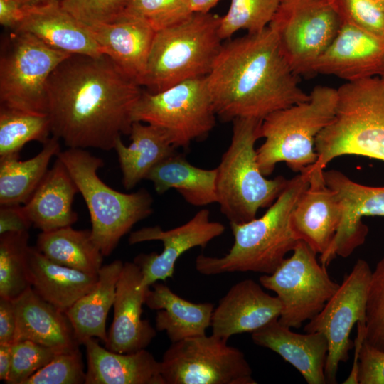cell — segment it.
<instances>
[{
    "label": "cell",
    "instance_id": "38",
    "mask_svg": "<svg viewBox=\"0 0 384 384\" xmlns=\"http://www.w3.org/2000/svg\"><path fill=\"white\" fill-rule=\"evenodd\" d=\"M12 361L7 384H23L57 354L65 352L31 341H15L11 345Z\"/></svg>",
    "mask_w": 384,
    "mask_h": 384
},
{
    "label": "cell",
    "instance_id": "17",
    "mask_svg": "<svg viewBox=\"0 0 384 384\" xmlns=\"http://www.w3.org/2000/svg\"><path fill=\"white\" fill-rule=\"evenodd\" d=\"M142 274L134 262H125L117 284L114 318L105 348L120 353L146 348L156 335L146 319H142V306L150 287L142 284Z\"/></svg>",
    "mask_w": 384,
    "mask_h": 384
},
{
    "label": "cell",
    "instance_id": "2",
    "mask_svg": "<svg viewBox=\"0 0 384 384\" xmlns=\"http://www.w3.org/2000/svg\"><path fill=\"white\" fill-rule=\"evenodd\" d=\"M297 75L269 26L225 44L206 76L215 112L223 121L263 119L307 101Z\"/></svg>",
    "mask_w": 384,
    "mask_h": 384
},
{
    "label": "cell",
    "instance_id": "42",
    "mask_svg": "<svg viewBox=\"0 0 384 384\" xmlns=\"http://www.w3.org/2000/svg\"><path fill=\"white\" fill-rule=\"evenodd\" d=\"M342 21L384 41V7L370 0H332Z\"/></svg>",
    "mask_w": 384,
    "mask_h": 384
},
{
    "label": "cell",
    "instance_id": "31",
    "mask_svg": "<svg viewBox=\"0 0 384 384\" xmlns=\"http://www.w3.org/2000/svg\"><path fill=\"white\" fill-rule=\"evenodd\" d=\"M216 177V168L195 166L176 153L152 168L145 180L159 194L174 188L188 203L201 207L217 203Z\"/></svg>",
    "mask_w": 384,
    "mask_h": 384
},
{
    "label": "cell",
    "instance_id": "27",
    "mask_svg": "<svg viewBox=\"0 0 384 384\" xmlns=\"http://www.w3.org/2000/svg\"><path fill=\"white\" fill-rule=\"evenodd\" d=\"M147 292L145 304L157 310L156 329L165 331L171 343L206 335L211 324L214 306L210 302L193 303L173 292L164 284L156 282Z\"/></svg>",
    "mask_w": 384,
    "mask_h": 384
},
{
    "label": "cell",
    "instance_id": "50",
    "mask_svg": "<svg viewBox=\"0 0 384 384\" xmlns=\"http://www.w3.org/2000/svg\"><path fill=\"white\" fill-rule=\"evenodd\" d=\"M23 6L34 5L47 0H16ZM60 1V0H59Z\"/></svg>",
    "mask_w": 384,
    "mask_h": 384
},
{
    "label": "cell",
    "instance_id": "24",
    "mask_svg": "<svg viewBox=\"0 0 384 384\" xmlns=\"http://www.w3.org/2000/svg\"><path fill=\"white\" fill-rule=\"evenodd\" d=\"M16 314L15 341H31L65 351L79 349L73 326L63 312L32 287L14 300Z\"/></svg>",
    "mask_w": 384,
    "mask_h": 384
},
{
    "label": "cell",
    "instance_id": "21",
    "mask_svg": "<svg viewBox=\"0 0 384 384\" xmlns=\"http://www.w3.org/2000/svg\"><path fill=\"white\" fill-rule=\"evenodd\" d=\"M12 31L29 33L70 54L102 55L88 27L65 11L59 0L24 6L23 17Z\"/></svg>",
    "mask_w": 384,
    "mask_h": 384
},
{
    "label": "cell",
    "instance_id": "43",
    "mask_svg": "<svg viewBox=\"0 0 384 384\" xmlns=\"http://www.w3.org/2000/svg\"><path fill=\"white\" fill-rule=\"evenodd\" d=\"M358 384H384V352L364 339L358 356Z\"/></svg>",
    "mask_w": 384,
    "mask_h": 384
},
{
    "label": "cell",
    "instance_id": "23",
    "mask_svg": "<svg viewBox=\"0 0 384 384\" xmlns=\"http://www.w3.org/2000/svg\"><path fill=\"white\" fill-rule=\"evenodd\" d=\"M87 27L102 54L142 86L156 33L153 28L127 15L112 23Z\"/></svg>",
    "mask_w": 384,
    "mask_h": 384
},
{
    "label": "cell",
    "instance_id": "5",
    "mask_svg": "<svg viewBox=\"0 0 384 384\" xmlns=\"http://www.w3.org/2000/svg\"><path fill=\"white\" fill-rule=\"evenodd\" d=\"M220 18L210 12H193L156 31L141 85L156 93L207 76L223 46Z\"/></svg>",
    "mask_w": 384,
    "mask_h": 384
},
{
    "label": "cell",
    "instance_id": "20",
    "mask_svg": "<svg viewBox=\"0 0 384 384\" xmlns=\"http://www.w3.org/2000/svg\"><path fill=\"white\" fill-rule=\"evenodd\" d=\"M282 303L251 279L234 284L214 309L212 334L228 341L233 335L252 333L279 319Z\"/></svg>",
    "mask_w": 384,
    "mask_h": 384
},
{
    "label": "cell",
    "instance_id": "18",
    "mask_svg": "<svg viewBox=\"0 0 384 384\" xmlns=\"http://www.w3.org/2000/svg\"><path fill=\"white\" fill-rule=\"evenodd\" d=\"M314 73L347 82L384 75V41L346 22L316 61Z\"/></svg>",
    "mask_w": 384,
    "mask_h": 384
},
{
    "label": "cell",
    "instance_id": "22",
    "mask_svg": "<svg viewBox=\"0 0 384 384\" xmlns=\"http://www.w3.org/2000/svg\"><path fill=\"white\" fill-rule=\"evenodd\" d=\"M274 319L252 333L256 345L279 354L293 366L308 384H326L324 370L329 345L321 332L298 334Z\"/></svg>",
    "mask_w": 384,
    "mask_h": 384
},
{
    "label": "cell",
    "instance_id": "29",
    "mask_svg": "<svg viewBox=\"0 0 384 384\" xmlns=\"http://www.w3.org/2000/svg\"><path fill=\"white\" fill-rule=\"evenodd\" d=\"M123 265L120 260L103 265L93 287L65 311L80 345L95 337L107 341L106 320Z\"/></svg>",
    "mask_w": 384,
    "mask_h": 384
},
{
    "label": "cell",
    "instance_id": "16",
    "mask_svg": "<svg viewBox=\"0 0 384 384\" xmlns=\"http://www.w3.org/2000/svg\"><path fill=\"white\" fill-rule=\"evenodd\" d=\"M324 177L342 207V220L336 235L320 256V263L326 267L336 256L348 257L365 242L368 228L363 223V217L384 216V186L356 183L336 169L324 170Z\"/></svg>",
    "mask_w": 384,
    "mask_h": 384
},
{
    "label": "cell",
    "instance_id": "8",
    "mask_svg": "<svg viewBox=\"0 0 384 384\" xmlns=\"http://www.w3.org/2000/svg\"><path fill=\"white\" fill-rule=\"evenodd\" d=\"M309 95L307 101L275 111L263 119L260 133L265 141L256 151L265 176L271 175L280 162L299 173L316 161V139L334 116L338 92L317 85Z\"/></svg>",
    "mask_w": 384,
    "mask_h": 384
},
{
    "label": "cell",
    "instance_id": "35",
    "mask_svg": "<svg viewBox=\"0 0 384 384\" xmlns=\"http://www.w3.org/2000/svg\"><path fill=\"white\" fill-rule=\"evenodd\" d=\"M28 231L0 235V297L15 300L31 287Z\"/></svg>",
    "mask_w": 384,
    "mask_h": 384
},
{
    "label": "cell",
    "instance_id": "52",
    "mask_svg": "<svg viewBox=\"0 0 384 384\" xmlns=\"http://www.w3.org/2000/svg\"><path fill=\"white\" fill-rule=\"evenodd\" d=\"M383 80H384V75H383L382 77H380Z\"/></svg>",
    "mask_w": 384,
    "mask_h": 384
},
{
    "label": "cell",
    "instance_id": "9",
    "mask_svg": "<svg viewBox=\"0 0 384 384\" xmlns=\"http://www.w3.org/2000/svg\"><path fill=\"white\" fill-rule=\"evenodd\" d=\"M70 55L29 33L12 31L1 53V105L48 114V78Z\"/></svg>",
    "mask_w": 384,
    "mask_h": 384
},
{
    "label": "cell",
    "instance_id": "46",
    "mask_svg": "<svg viewBox=\"0 0 384 384\" xmlns=\"http://www.w3.org/2000/svg\"><path fill=\"white\" fill-rule=\"evenodd\" d=\"M24 6L16 0H0V23L14 30L21 20Z\"/></svg>",
    "mask_w": 384,
    "mask_h": 384
},
{
    "label": "cell",
    "instance_id": "34",
    "mask_svg": "<svg viewBox=\"0 0 384 384\" xmlns=\"http://www.w3.org/2000/svg\"><path fill=\"white\" fill-rule=\"evenodd\" d=\"M48 114H37L0 106V159L19 157L26 144H42L50 137Z\"/></svg>",
    "mask_w": 384,
    "mask_h": 384
},
{
    "label": "cell",
    "instance_id": "47",
    "mask_svg": "<svg viewBox=\"0 0 384 384\" xmlns=\"http://www.w3.org/2000/svg\"><path fill=\"white\" fill-rule=\"evenodd\" d=\"M366 322L358 321L357 323V335L354 341V359L351 371L348 378L343 383V384H358V356L363 342L365 339Z\"/></svg>",
    "mask_w": 384,
    "mask_h": 384
},
{
    "label": "cell",
    "instance_id": "48",
    "mask_svg": "<svg viewBox=\"0 0 384 384\" xmlns=\"http://www.w3.org/2000/svg\"><path fill=\"white\" fill-rule=\"evenodd\" d=\"M12 343H0V380H7L12 361Z\"/></svg>",
    "mask_w": 384,
    "mask_h": 384
},
{
    "label": "cell",
    "instance_id": "39",
    "mask_svg": "<svg viewBox=\"0 0 384 384\" xmlns=\"http://www.w3.org/2000/svg\"><path fill=\"white\" fill-rule=\"evenodd\" d=\"M85 379L81 353L77 349L57 354L23 384H81Z\"/></svg>",
    "mask_w": 384,
    "mask_h": 384
},
{
    "label": "cell",
    "instance_id": "26",
    "mask_svg": "<svg viewBox=\"0 0 384 384\" xmlns=\"http://www.w3.org/2000/svg\"><path fill=\"white\" fill-rule=\"evenodd\" d=\"M78 193L75 181L56 157L23 208L33 226L42 232L72 226L78 220L73 208Z\"/></svg>",
    "mask_w": 384,
    "mask_h": 384
},
{
    "label": "cell",
    "instance_id": "14",
    "mask_svg": "<svg viewBox=\"0 0 384 384\" xmlns=\"http://www.w3.org/2000/svg\"><path fill=\"white\" fill-rule=\"evenodd\" d=\"M372 271L366 260L358 259L322 310L304 328L305 332H321L327 338L326 383H337L339 363L348 361L353 346L349 338L351 331L358 321L366 322Z\"/></svg>",
    "mask_w": 384,
    "mask_h": 384
},
{
    "label": "cell",
    "instance_id": "4",
    "mask_svg": "<svg viewBox=\"0 0 384 384\" xmlns=\"http://www.w3.org/2000/svg\"><path fill=\"white\" fill-rule=\"evenodd\" d=\"M337 92L334 116L316 137L318 158L311 166L324 170L343 155L384 161V80L376 76L347 82Z\"/></svg>",
    "mask_w": 384,
    "mask_h": 384
},
{
    "label": "cell",
    "instance_id": "41",
    "mask_svg": "<svg viewBox=\"0 0 384 384\" xmlns=\"http://www.w3.org/2000/svg\"><path fill=\"white\" fill-rule=\"evenodd\" d=\"M130 0H60L61 6L87 26L114 23L124 14Z\"/></svg>",
    "mask_w": 384,
    "mask_h": 384
},
{
    "label": "cell",
    "instance_id": "6",
    "mask_svg": "<svg viewBox=\"0 0 384 384\" xmlns=\"http://www.w3.org/2000/svg\"><path fill=\"white\" fill-rule=\"evenodd\" d=\"M262 120H233L230 144L216 168L217 203L230 222L255 218L259 209L270 207L288 182L282 176L268 179L260 171L255 145L261 138Z\"/></svg>",
    "mask_w": 384,
    "mask_h": 384
},
{
    "label": "cell",
    "instance_id": "45",
    "mask_svg": "<svg viewBox=\"0 0 384 384\" xmlns=\"http://www.w3.org/2000/svg\"><path fill=\"white\" fill-rule=\"evenodd\" d=\"M16 329L14 302L0 297V343H13Z\"/></svg>",
    "mask_w": 384,
    "mask_h": 384
},
{
    "label": "cell",
    "instance_id": "40",
    "mask_svg": "<svg viewBox=\"0 0 384 384\" xmlns=\"http://www.w3.org/2000/svg\"><path fill=\"white\" fill-rule=\"evenodd\" d=\"M365 341L384 352V257L372 271L367 300Z\"/></svg>",
    "mask_w": 384,
    "mask_h": 384
},
{
    "label": "cell",
    "instance_id": "12",
    "mask_svg": "<svg viewBox=\"0 0 384 384\" xmlns=\"http://www.w3.org/2000/svg\"><path fill=\"white\" fill-rule=\"evenodd\" d=\"M292 252L272 274H263L259 282L279 299V323L299 328L322 310L340 284L330 278L326 267L318 262L317 253L306 242L299 240Z\"/></svg>",
    "mask_w": 384,
    "mask_h": 384
},
{
    "label": "cell",
    "instance_id": "1",
    "mask_svg": "<svg viewBox=\"0 0 384 384\" xmlns=\"http://www.w3.org/2000/svg\"><path fill=\"white\" fill-rule=\"evenodd\" d=\"M140 87L105 54L70 55L47 83L52 136L68 148L114 149L129 135Z\"/></svg>",
    "mask_w": 384,
    "mask_h": 384
},
{
    "label": "cell",
    "instance_id": "3",
    "mask_svg": "<svg viewBox=\"0 0 384 384\" xmlns=\"http://www.w3.org/2000/svg\"><path fill=\"white\" fill-rule=\"evenodd\" d=\"M309 186L307 167L288 182L275 201L260 218L245 223L230 222L234 242L220 257L197 256L196 270L204 275L253 272L272 274L299 240L291 217Z\"/></svg>",
    "mask_w": 384,
    "mask_h": 384
},
{
    "label": "cell",
    "instance_id": "36",
    "mask_svg": "<svg viewBox=\"0 0 384 384\" xmlns=\"http://www.w3.org/2000/svg\"><path fill=\"white\" fill-rule=\"evenodd\" d=\"M280 0H231L226 14L221 17L219 33L222 40L243 29L255 33L268 26Z\"/></svg>",
    "mask_w": 384,
    "mask_h": 384
},
{
    "label": "cell",
    "instance_id": "37",
    "mask_svg": "<svg viewBox=\"0 0 384 384\" xmlns=\"http://www.w3.org/2000/svg\"><path fill=\"white\" fill-rule=\"evenodd\" d=\"M192 13L188 0H130L124 15L140 18L157 31L184 20Z\"/></svg>",
    "mask_w": 384,
    "mask_h": 384
},
{
    "label": "cell",
    "instance_id": "33",
    "mask_svg": "<svg viewBox=\"0 0 384 384\" xmlns=\"http://www.w3.org/2000/svg\"><path fill=\"white\" fill-rule=\"evenodd\" d=\"M35 247L50 260L81 272L98 275L104 255L93 242L90 230L67 226L40 233Z\"/></svg>",
    "mask_w": 384,
    "mask_h": 384
},
{
    "label": "cell",
    "instance_id": "28",
    "mask_svg": "<svg viewBox=\"0 0 384 384\" xmlns=\"http://www.w3.org/2000/svg\"><path fill=\"white\" fill-rule=\"evenodd\" d=\"M129 136V145L120 137L114 147L126 190L134 188L156 164L176 154L169 134L157 126L134 121Z\"/></svg>",
    "mask_w": 384,
    "mask_h": 384
},
{
    "label": "cell",
    "instance_id": "44",
    "mask_svg": "<svg viewBox=\"0 0 384 384\" xmlns=\"http://www.w3.org/2000/svg\"><path fill=\"white\" fill-rule=\"evenodd\" d=\"M32 225L23 205L1 206L0 235L9 232L28 231Z\"/></svg>",
    "mask_w": 384,
    "mask_h": 384
},
{
    "label": "cell",
    "instance_id": "10",
    "mask_svg": "<svg viewBox=\"0 0 384 384\" xmlns=\"http://www.w3.org/2000/svg\"><path fill=\"white\" fill-rule=\"evenodd\" d=\"M132 120L157 126L169 135L174 147L187 149L215 125V112L206 77L177 83L161 92H142Z\"/></svg>",
    "mask_w": 384,
    "mask_h": 384
},
{
    "label": "cell",
    "instance_id": "7",
    "mask_svg": "<svg viewBox=\"0 0 384 384\" xmlns=\"http://www.w3.org/2000/svg\"><path fill=\"white\" fill-rule=\"evenodd\" d=\"M56 157L66 167L85 202L93 242L104 256L110 255L136 223L152 214V196L144 188L127 193L105 183L97 175L104 161L85 149L68 148Z\"/></svg>",
    "mask_w": 384,
    "mask_h": 384
},
{
    "label": "cell",
    "instance_id": "13",
    "mask_svg": "<svg viewBox=\"0 0 384 384\" xmlns=\"http://www.w3.org/2000/svg\"><path fill=\"white\" fill-rule=\"evenodd\" d=\"M213 334L171 343L161 363L165 384H255L245 354Z\"/></svg>",
    "mask_w": 384,
    "mask_h": 384
},
{
    "label": "cell",
    "instance_id": "30",
    "mask_svg": "<svg viewBox=\"0 0 384 384\" xmlns=\"http://www.w3.org/2000/svg\"><path fill=\"white\" fill-rule=\"evenodd\" d=\"M32 288L46 301L65 312L95 285L98 275L57 264L45 257L35 246L28 253Z\"/></svg>",
    "mask_w": 384,
    "mask_h": 384
},
{
    "label": "cell",
    "instance_id": "32",
    "mask_svg": "<svg viewBox=\"0 0 384 384\" xmlns=\"http://www.w3.org/2000/svg\"><path fill=\"white\" fill-rule=\"evenodd\" d=\"M60 141L51 136L40 152L27 160L19 157L0 159V206L27 202L47 173L52 158L61 151Z\"/></svg>",
    "mask_w": 384,
    "mask_h": 384
},
{
    "label": "cell",
    "instance_id": "15",
    "mask_svg": "<svg viewBox=\"0 0 384 384\" xmlns=\"http://www.w3.org/2000/svg\"><path fill=\"white\" fill-rule=\"evenodd\" d=\"M225 226L210 220V211L201 209L188 221L174 228L164 230L160 226L145 227L130 233L129 243L159 240L162 242L161 253L139 254L134 262L139 267L142 284L151 287L159 280L172 278L178 259L188 250L204 248L214 238L221 235Z\"/></svg>",
    "mask_w": 384,
    "mask_h": 384
},
{
    "label": "cell",
    "instance_id": "19",
    "mask_svg": "<svg viewBox=\"0 0 384 384\" xmlns=\"http://www.w3.org/2000/svg\"><path fill=\"white\" fill-rule=\"evenodd\" d=\"M307 169L309 186L292 212L291 225L298 240L321 255L336 235L342 220V207L337 195L325 181L324 170L311 165Z\"/></svg>",
    "mask_w": 384,
    "mask_h": 384
},
{
    "label": "cell",
    "instance_id": "49",
    "mask_svg": "<svg viewBox=\"0 0 384 384\" xmlns=\"http://www.w3.org/2000/svg\"><path fill=\"white\" fill-rule=\"evenodd\" d=\"M192 12H210L220 0H188Z\"/></svg>",
    "mask_w": 384,
    "mask_h": 384
},
{
    "label": "cell",
    "instance_id": "25",
    "mask_svg": "<svg viewBox=\"0 0 384 384\" xmlns=\"http://www.w3.org/2000/svg\"><path fill=\"white\" fill-rule=\"evenodd\" d=\"M87 368L85 384H165L161 363L146 348L116 353L90 338L84 343Z\"/></svg>",
    "mask_w": 384,
    "mask_h": 384
},
{
    "label": "cell",
    "instance_id": "51",
    "mask_svg": "<svg viewBox=\"0 0 384 384\" xmlns=\"http://www.w3.org/2000/svg\"><path fill=\"white\" fill-rule=\"evenodd\" d=\"M370 1L378 4L380 6L384 7V0H370Z\"/></svg>",
    "mask_w": 384,
    "mask_h": 384
},
{
    "label": "cell",
    "instance_id": "11",
    "mask_svg": "<svg viewBox=\"0 0 384 384\" xmlns=\"http://www.w3.org/2000/svg\"><path fill=\"white\" fill-rule=\"evenodd\" d=\"M341 23L332 0H280L268 26L294 72L311 75Z\"/></svg>",
    "mask_w": 384,
    "mask_h": 384
}]
</instances>
